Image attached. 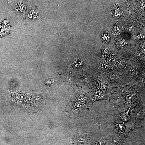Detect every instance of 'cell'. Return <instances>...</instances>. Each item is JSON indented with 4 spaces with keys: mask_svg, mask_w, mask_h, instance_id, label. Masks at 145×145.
I'll use <instances>...</instances> for the list:
<instances>
[{
    "mask_svg": "<svg viewBox=\"0 0 145 145\" xmlns=\"http://www.w3.org/2000/svg\"><path fill=\"white\" fill-rule=\"evenodd\" d=\"M107 95L104 93L97 88L94 89L93 92V97L92 99L91 103L100 100L105 99Z\"/></svg>",
    "mask_w": 145,
    "mask_h": 145,
    "instance_id": "cell-4",
    "label": "cell"
},
{
    "mask_svg": "<svg viewBox=\"0 0 145 145\" xmlns=\"http://www.w3.org/2000/svg\"><path fill=\"white\" fill-rule=\"evenodd\" d=\"M130 108L127 111L121 113L118 115V119L121 120L123 122V124L131 120V118L129 114Z\"/></svg>",
    "mask_w": 145,
    "mask_h": 145,
    "instance_id": "cell-6",
    "label": "cell"
},
{
    "mask_svg": "<svg viewBox=\"0 0 145 145\" xmlns=\"http://www.w3.org/2000/svg\"><path fill=\"white\" fill-rule=\"evenodd\" d=\"M110 69V67L108 64L106 63H103L100 64L99 67V72L103 73L108 71Z\"/></svg>",
    "mask_w": 145,
    "mask_h": 145,
    "instance_id": "cell-7",
    "label": "cell"
},
{
    "mask_svg": "<svg viewBox=\"0 0 145 145\" xmlns=\"http://www.w3.org/2000/svg\"><path fill=\"white\" fill-rule=\"evenodd\" d=\"M74 98L86 107L89 108L91 103L90 100L85 92L83 91L80 92L77 94Z\"/></svg>",
    "mask_w": 145,
    "mask_h": 145,
    "instance_id": "cell-3",
    "label": "cell"
},
{
    "mask_svg": "<svg viewBox=\"0 0 145 145\" xmlns=\"http://www.w3.org/2000/svg\"><path fill=\"white\" fill-rule=\"evenodd\" d=\"M23 2H22L18 4V5L19 7L17 6L16 8V11H18V12H22L25 11V10L26 8V7L25 6V4Z\"/></svg>",
    "mask_w": 145,
    "mask_h": 145,
    "instance_id": "cell-11",
    "label": "cell"
},
{
    "mask_svg": "<svg viewBox=\"0 0 145 145\" xmlns=\"http://www.w3.org/2000/svg\"><path fill=\"white\" fill-rule=\"evenodd\" d=\"M99 87V89L102 92H105L107 90L108 85L106 83L102 82L100 84Z\"/></svg>",
    "mask_w": 145,
    "mask_h": 145,
    "instance_id": "cell-12",
    "label": "cell"
},
{
    "mask_svg": "<svg viewBox=\"0 0 145 145\" xmlns=\"http://www.w3.org/2000/svg\"><path fill=\"white\" fill-rule=\"evenodd\" d=\"M135 95L134 94H130L127 95L126 97V100L127 102H131L134 98Z\"/></svg>",
    "mask_w": 145,
    "mask_h": 145,
    "instance_id": "cell-15",
    "label": "cell"
},
{
    "mask_svg": "<svg viewBox=\"0 0 145 145\" xmlns=\"http://www.w3.org/2000/svg\"><path fill=\"white\" fill-rule=\"evenodd\" d=\"M1 24H0V28H1Z\"/></svg>",
    "mask_w": 145,
    "mask_h": 145,
    "instance_id": "cell-20",
    "label": "cell"
},
{
    "mask_svg": "<svg viewBox=\"0 0 145 145\" xmlns=\"http://www.w3.org/2000/svg\"><path fill=\"white\" fill-rule=\"evenodd\" d=\"M38 8L36 6H34L32 8L26 16L25 19L27 20H34L38 18Z\"/></svg>",
    "mask_w": 145,
    "mask_h": 145,
    "instance_id": "cell-5",
    "label": "cell"
},
{
    "mask_svg": "<svg viewBox=\"0 0 145 145\" xmlns=\"http://www.w3.org/2000/svg\"><path fill=\"white\" fill-rule=\"evenodd\" d=\"M116 128L118 132L121 133H123L125 130V127L124 124L115 123V124Z\"/></svg>",
    "mask_w": 145,
    "mask_h": 145,
    "instance_id": "cell-8",
    "label": "cell"
},
{
    "mask_svg": "<svg viewBox=\"0 0 145 145\" xmlns=\"http://www.w3.org/2000/svg\"><path fill=\"white\" fill-rule=\"evenodd\" d=\"M117 59L114 57H110L107 59V61L108 63L110 64H114L117 62Z\"/></svg>",
    "mask_w": 145,
    "mask_h": 145,
    "instance_id": "cell-17",
    "label": "cell"
},
{
    "mask_svg": "<svg viewBox=\"0 0 145 145\" xmlns=\"http://www.w3.org/2000/svg\"><path fill=\"white\" fill-rule=\"evenodd\" d=\"M103 54L105 56H108L109 54V52L108 50L105 49L103 51Z\"/></svg>",
    "mask_w": 145,
    "mask_h": 145,
    "instance_id": "cell-19",
    "label": "cell"
},
{
    "mask_svg": "<svg viewBox=\"0 0 145 145\" xmlns=\"http://www.w3.org/2000/svg\"><path fill=\"white\" fill-rule=\"evenodd\" d=\"M126 62L124 60H121L118 62L116 65V67L117 69H120L125 66Z\"/></svg>",
    "mask_w": 145,
    "mask_h": 145,
    "instance_id": "cell-13",
    "label": "cell"
},
{
    "mask_svg": "<svg viewBox=\"0 0 145 145\" xmlns=\"http://www.w3.org/2000/svg\"><path fill=\"white\" fill-rule=\"evenodd\" d=\"M91 140L89 135L87 134H78L74 135L71 138L72 145H80L88 143H90Z\"/></svg>",
    "mask_w": 145,
    "mask_h": 145,
    "instance_id": "cell-2",
    "label": "cell"
},
{
    "mask_svg": "<svg viewBox=\"0 0 145 145\" xmlns=\"http://www.w3.org/2000/svg\"><path fill=\"white\" fill-rule=\"evenodd\" d=\"M1 26L3 28L10 27V25L9 22L7 19H5L3 21L1 25Z\"/></svg>",
    "mask_w": 145,
    "mask_h": 145,
    "instance_id": "cell-16",
    "label": "cell"
},
{
    "mask_svg": "<svg viewBox=\"0 0 145 145\" xmlns=\"http://www.w3.org/2000/svg\"><path fill=\"white\" fill-rule=\"evenodd\" d=\"M10 31V27L2 28L0 31V36L1 37H3L8 35Z\"/></svg>",
    "mask_w": 145,
    "mask_h": 145,
    "instance_id": "cell-9",
    "label": "cell"
},
{
    "mask_svg": "<svg viewBox=\"0 0 145 145\" xmlns=\"http://www.w3.org/2000/svg\"><path fill=\"white\" fill-rule=\"evenodd\" d=\"M83 62L82 60L80 57H77L74 60L73 65L75 67H80L83 65Z\"/></svg>",
    "mask_w": 145,
    "mask_h": 145,
    "instance_id": "cell-10",
    "label": "cell"
},
{
    "mask_svg": "<svg viewBox=\"0 0 145 145\" xmlns=\"http://www.w3.org/2000/svg\"><path fill=\"white\" fill-rule=\"evenodd\" d=\"M88 109L89 108L73 98L70 99L66 106L65 112L70 120H73L84 117Z\"/></svg>",
    "mask_w": 145,
    "mask_h": 145,
    "instance_id": "cell-1",
    "label": "cell"
},
{
    "mask_svg": "<svg viewBox=\"0 0 145 145\" xmlns=\"http://www.w3.org/2000/svg\"><path fill=\"white\" fill-rule=\"evenodd\" d=\"M108 76L110 78L113 80H115L117 79L118 75L115 72H111L108 74Z\"/></svg>",
    "mask_w": 145,
    "mask_h": 145,
    "instance_id": "cell-14",
    "label": "cell"
},
{
    "mask_svg": "<svg viewBox=\"0 0 145 145\" xmlns=\"http://www.w3.org/2000/svg\"><path fill=\"white\" fill-rule=\"evenodd\" d=\"M129 88V87L127 86L123 87L120 89L119 92L121 95L124 94L128 91Z\"/></svg>",
    "mask_w": 145,
    "mask_h": 145,
    "instance_id": "cell-18",
    "label": "cell"
}]
</instances>
